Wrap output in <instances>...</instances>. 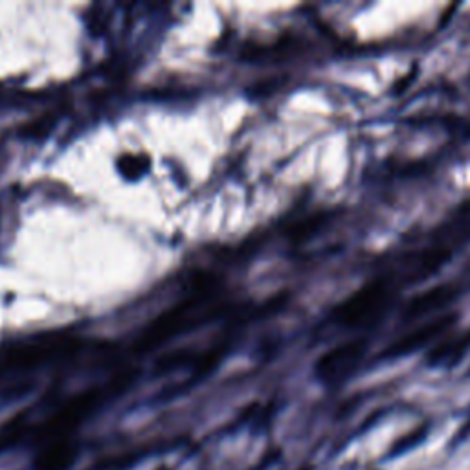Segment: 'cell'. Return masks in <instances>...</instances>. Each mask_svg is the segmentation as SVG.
Returning <instances> with one entry per match:
<instances>
[{
    "label": "cell",
    "mask_w": 470,
    "mask_h": 470,
    "mask_svg": "<svg viewBox=\"0 0 470 470\" xmlns=\"http://www.w3.org/2000/svg\"><path fill=\"white\" fill-rule=\"evenodd\" d=\"M388 285L381 279L369 281L346 298L334 311V321L347 329H356L375 321L389 304Z\"/></svg>",
    "instance_id": "1"
},
{
    "label": "cell",
    "mask_w": 470,
    "mask_h": 470,
    "mask_svg": "<svg viewBox=\"0 0 470 470\" xmlns=\"http://www.w3.org/2000/svg\"><path fill=\"white\" fill-rule=\"evenodd\" d=\"M456 320H458V316L454 312H441L439 316L428 320L426 324L415 327L410 333L395 340L394 344H389V347L386 349V356L388 359H397V356L410 355L415 349H421V347L434 342L437 338L445 336L454 327Z\"/></svg>",
    "instance_id": "2"
},
{
    "label": "cell",
    "mask_w": 470,
    "mask_h": 470,
    "mask_svg": "<svg viewBox=\"0 0 470 470\" xmlns=\"http://www.w3.org/2000/svg\"><path fill=\"white\" fill-rule=\"evenodd\" d=\"M456 298H458V286L456 285H450V283L436 285L428 289L426 292L414 296L402 309V316H404V320H419V318L430 316L432 312L449 307Z\"/></svg>",
    "instance_id": "3"
},
{
    "label": "cell",
    "mask_w": 470,
    "mask_h": 470,
    "mask_svg": "<svg viewBox=\"0 0 470 470\" xmlns=\"http://www.w3.org/2000/svg\"><path fill=\"white\" fill-rule=\"evenodd\" d=\"M368 347V342L364 338H355V340H347L344 344H338L331 351H327L316 364V373L324 379V376L336 375V373L349 369L360 356L364 355V351Z\"/></svg>",
    "instance_id": "4"
},
{
    "label": "cell",
    "mask_w": 470,
    "mask_h": 470,
    "mask_svg": "<svg viewBox=\"0 0 470 470\" xmlns=\"http://www.w3.org/2000/svg\"><path fill=\"white\" fill-rule=\"evenodd\" d=\"M470 347V331L465 333L452 334V336L441 340L436 347L432 349V355H430V362L432 364H445V362H454V360H459L465 351Z\"/></svg>",
    "instance_id": "5"
},
{
    "label": "cell",
    "mask_w": 470,
    "mask_h": 470,
    "mask_svg": "<svg viewBox=\"0 0 470 470\" xmlns=\"http://www.w3.org/2000/svg\"><path fill=\"white\" fill-rule=\"evenodd\" d=\"M120 169L121 173H124L125 176H129V179H136V176L144 175V171L147 169V160L146 159H140V156H133V154H127V156H124V159L120 160Z\"/></svg>",
    "instance_id": "6"
}]
</instances>
